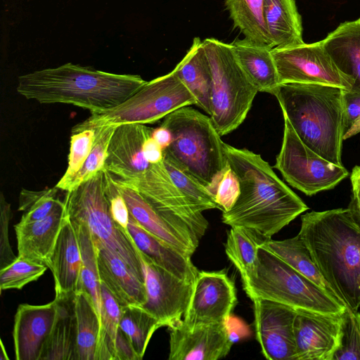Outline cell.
<instances>
[{
	"label": "cell",
	"instance_id": "cell-36",
	"mask_svg": "<svg viewBox=\"0 0 360 360\" xmlns=\"http://www.w3.org/2000/svg\"><path fill=\"white\" fill-rule=\"evenodd\" d=\"M119 327L127 334L142 359L152 335L162 325L142 307L128 305L121 307Z\"/></svg>",
	"mask_w": 360,
	"mask_h": 360
},
{
	"label": "cell",
	"instance_id": "cell-7",
	"mask_svg": "<svg viewBox=\"0 0 360 360\" xmlns=\"http://www.w3.org/2000/svg\"><path fill=\"white\" fill-rule=\"evenodd\" d=\"M65 210L71 221L86 226L96 245H102L119 256L144 282L139 251L128 231L113 219L105 193V169L75 189L66 191Z\"/></svg>",
	"mask_w": 360,
	"mask_h": 360
},
{
	"label": "cell",
	"instance_id": "cell-2",
	"mask_svg": "<svg viewBox=\"0 0 360 360\" xmlns=\"http://www.w3.org/2000/svg\"><path fill=\"white\" fill-rule=\"evenodd\" d=\"M335 295L360 308V226L347 208L311 211L301 217L298 233Z\"/></svg>",
	"mask_w": 360,
	"mask_h": 360
},
{
	"label": "cell",
	"instance_id": "cell-50",
	"mask_svg": "<svg viewBox=\"0 0 360 360\" xmlns=\"http://www.w3.org/2000/svg\"><path fill=\"white\" fill-rule=\"evenodd\" d=\"M352 194L360 198V166H355L350 175Z\"/></svg>",
	"mask_w": 360,
	"mask_h": 360
},
{
	"label": "cell",
	"instance_id": "cell-43",
	"mask_svg": "<svg viewBox=\"0 0 360 360\" xmlns=\"http://www.w3.org/2000/svg\"><path fill=\"white\" fill-rule=\"evenodd\" d=\"M105 193L111 215L119 226L127 231L130 214L127 203L118 188L115 179L105 169Z\"/></svg>",
	"mask_w": 360,
	"mask_h": 360
},
{
	"label": "cell",
	"instance_id": "cell-13",
	"mask_svg": "<svg viewBox=\"0 0 360 360\" xmlns=\"http://www.w3.org/2000/svg\"><path fill=\"white\" fill-rule=\"evenodd\" d=\"M139 255L146 291V302L142 307L162 326L171 328L182 320L188 307L194 282L176 276L140 252Z\"/></svg>",
	"mask_w": 360,
	"mask_h": 360
},
{
	"label": "cell",
	"instance_id": "cell-18",
	"mask_svg": "<svg viewBox=\"0 0 360 360\" xmlns=\"http://www.w3.org/2000/svg\"><path fill=\"white\" fill-rule=\"evenodd\" d=\"M153 130L139 123L117 126L108 145L104 169L123 181L139 178L152 165L144 157L143 146Z\"/></svg>",
	"mask_w": 360,
	"mask_h": 360
},
{
	"label": "cell",
	"instance_id": "cell-51",
	"mask_svg": "<svg viewBox=\"0 0 360 360\" xmlns=\"http://www.w3.org/2000/svg\"><path fill=\"white\" fill-rule=\"evenodd\" d=\"M360 132V117L354 122L351 128L345 134L344 140L349 139Z\"/></svg>",
	"mask_w": 360,
	"mask_h": 360
},
{
	"label": "cell",
	"instance_id": "cell-45",
	"mask_svg": "<svg viewBox=\"0 0 360 360\" xmlns=\"http://www.w3.org/2000/svg\"><path fill=\"white\" fill-rule=\"evenodd\" d=\"M57 188L46 189L45 193L24 212L19 222L25 224L40 220L53 211L58 198H56Z\"/></svg>",
	"mask_w": 360,
	"mask_h": 360
},
{
	"label": "cell",
	"instance_id": "cell-24",
	"mask_svg": "<svg viewBox=\"0 0 360 360\" xmlns=\"http://www.w3.org/2000/svg\"><path fill=\"white\" fill-rule=\"evenodd\" d=\"M231 44L240 68L258 92L274 95L281 84L271 53L273 48L245 38Z\"/></svg>",
	"mask_w": 360,
	"mask_h": 360
},
{
	"label": "cell",
	"instance_id": "cell-46",
	"mask_svg": "<svg viewBox=\"0 0 360 360\" xmlns=\"http://www.w3.org/2000/svg\"><path fill=\"white\" fill-rule=\"evenodd\" d=\"M345 134L360 117V91L343 89Z\"/></svg>",
	"mask_w": 360,
	"mask_h": 360
},
{
	"label": "cell",
	"instance_id": "cell-14",
	"mask_svg": "<svg viewBox=\"0 0 360 360\" xmlns=\"http://www.w3.org/2000/svg\"><path fill=\"white\" fill-rule=\"evenodd\" d=\"M236 304L234 282L224 271H199L182 321L188 327L226 323Z\"/></svg>",
	"mask_w": 360,
	"mask_h": 360
},
{
	"label": "cell",
	"instance_id": "cell-38",
	"mask_svg": "<svg viewBox=\"0 0 360 360\" xmlns=\"http://www.w3.org/2000/svg\"><path fill=\"white\" fill-rule=\"evenodd\" d=\"M116 127L105 126L95 128L96 138L93 148L82 168L67 185L65 191L75 189L104 169L108 145Z\"/></svg>",
	"mask_w": 360,
	"mask_h": 360
},
{
	"label": "cell",
	"instance_id": "cell-8",
	"mask_svg": "<svg viewBox=\"0 0 360 360\" xmlns=\"http://www.w3.org/2000/svg\"><path fill=\"white\" fill-rule=\"evenodd\" d=\"M202 44L212 75L209 116L221 136L243 123L258 91L240 68L231 44L214 38H207Z\"/></svg>",
	"mask_w": 360,
	"mask_h": 360
},
{
	"label": "cell",
	"instance_id": "cell-28",
	"mask_svg": "<svg viewBox=\"0 0 360 360\" xmlns=\"http://www.w3.org/2000/svg\"><path fill=\"white\" fill-rule=\"evenodd\" d=\"M178 77L196 100V105L211 113L212 75L202 41L195 37L183 59L174 68Z\"/></svg>",
	"mask_w": 360,
	"mask_h": 360
},
{
	"label": "cell",
	"instance_id": "cell-34",
	"mask_svg": "<svg viewBox=\"0 0 360 360\" xmlns=\"http://www.w3.org/2000/svg\"><path fill=\"white\" fill-rule=\"evenodd\" d=\"M163 164L174 185L196 210L219 209L213 194L165 150Z\"/></svg>",
	"mask_w": 360,
	"mask_h": 360
},
{
	"label": "cell",
	"instance_id": "cell-42",
	"mask_svg": "<svg viewBox=\"0 0 360 360\" xmlns=\"http://www.w3.org/2000/svg\"><path fill=\"white\" fill-rule=\"evenodd\" d=\"M240 193L237 175L229 165L224 169L217 186L214 199L222 212L229 210Z\"/></svg>",
	"mask_w": 360,
	"mask_h": 360
},
{
	"label": "cell",
	"instance_id": "cell-21",
	"mask_svg": "<svg viewBox=\"0 0 360 360\" xmlns=\"http://www.w3.org/2000/svg\"><path fill=\"white\" fill-rule=\"evenodd\" d=\"M82 264L77 233L66 213L48 266L54 278L55 297L76 293L79 290Z\"/></svg>",
	"mask_w": 360,
	"mask_h": 360
},
{
	"label": "cell",
	"instance_id": "cell-40",
	"mask_svg": "<svg viewBox=\"0 0 360 360\" xmlns=\"http://www.w3.org/2000/svg\"><path fill=\"white\" fill-rule=\"evenodd\" d=\"M95 138V129L72 133L68 167L56 186L58 189L65 191L67 185L82 168L93 148Z\"/></svg>",
	"mask_w": 360,
	"mask_h": 360
},
{
	"label": "cell",
	"instance_id": "cell-4",
	"mask_svg": "<svg viewBox=\"0 0 360 360\" xmlns=\"http://www.w3.org/2000/svg\"><path fill=\"white\" fill-rule=\"evenodd\" d=\"M274 96L302 141L329 162L343 166V89L314 84H282Z\"/></svg>",
	"mask_w": 360,
	"mask_h": 360
},
{
	"label": "cell",
	"instance_id": "cell-3",
	"mask_svg": "<svg viewBox=\"0 0 360 360\" xmlns=\"http://www.w3.org/2000/svg\"><path fill=\"white\" fill-rule=\"evenodd\" d=\"M18 82L17 92L28 100L70 104L96 112L120 105L147 81L138 75L111 73L68 63L21 75Z\"/></svg>",
	"mask_w": 360,
	"mask_h": 360
},
{
	"label": "cell",
	"instance_id": "cell-27",
	"mask_svg": "<svg viewBox=\"0 0 360 360\" xmlns=\"http://www.w3.org/2000/svg\"><path fill=\"white\" fill-rule=\"evenodd\" d=\"M75 295L55 297L56 316L40 360H77Z\"/></svg>",
	"mask_w": 360,
	"mask_h": 360
},
{
	"label": "cell",
	"instance_id": "cell-19",
	"mask_svg": "<svg viewBox=\"0 0 360 360\" xmlns=\"http://www.w3.org/2000/svg\"><path fill=\"white\" fill-rule=\"evenodd\" d=\"M56 316L55 300L42 305L18 306L13 330L16 360H40Z\"/></svg>",
	"mask_w": 360,
	"mask_h": 360
},
{
	"label": "cell",
	"instance_id": "cell-10",
	"mask_svg": "<svg viewBox=\"0 0 360 360\" xmlns=\"http://www.w3.org/2000/svg\"><path fill=\"white\" fill-rule=\"evenodd\" d=\"M283 119L282 145L274 167L290 186L311 196L333 188L349 176L344 166L329 162L307 146L288 120Z\"/></svg>",
	"mask_w": 360,
	"mask_h": 360
},
{
	"label": "cell",
	"instance_id": "cell-23",
	"mask_svg": "<svg viewBox=\"0 0 360 360\" xmlns=\"http://www.w3.org/2000/svg\"><path fill=\"white\" fill-rule=\"evenodd\" d=\"M100 279L121 307H142L146 302L145 283L117 255L102 245H96Z\"/></svg>",
	"mask_w": 360,
	"mask_h": 360
},
{
	"label": "cell",
	"instance_id": "cell-26",
	"mask_svg": "<svg viewBox=\"0 0 360 360\" xmlns=\"http://www.w3.org/2000/svg\"><path fill=\"white\" fill-rule=\"evenodd\" d=\"M127 231L140 252L176 276L194 282L199 271L191 262V256L184 255L148 232L131 214Z\"/></svg>",
	"mask_w": 360,
	"mask_h": 360
},
{
	"label": "cell",
	"instance_id": "cell-6",
	"mask_svg": "<svg viewBox=\"0 0 360 360\" xmlns=\"http://www.w3.org/2000/svg\"><path fill=\"white\" fill-rule=\"evenodd\" d=\"M255 274L243 287L248 297L264 299L288 306L297 311L336 314L347 307L292 269L262 243L257 248Z\"/></svg>",
	"mask_w": 360,
	"mask_h": 360
},
{
	"label": "cell",
	"instance_id": "cell-39",
	"mask_svg": "<svg viewBox=\"0 0 360 360\" xmlns=\"http://www.w3.org/2000/svg\"><path fill=\"white\" fill-rule=\"evenodd\" d=\"M47 268L44 264L18 256L13 262L0 269L1 291L22 289L40 278Z\"/></svg>",
	"mask_w": 360,
	"mask_h": 360
},
{
	"label": "cell",
	"instance_id": "cell-47",
	"mask_svg": "<svg viewBox=\"0 0 360 360\" xmlns=\"http://www.w3.org/2000/svg\"><path fill=\"white\" fill-rule=\"evenodd\" d=\"M115 360H141L129 338L120 327L115 340Z\"/></svg>",
	"mask_w": 360,
	"mask_h": 360
},
{
	"label": "cell",
	"instance_id": "cell-49",
	"mask_svg": "<svg viewBox=\"0 0 360 360\" xmlns=\"http://www.w3.org/2000/svg\"><path fill=\"white\" fill-rule=\"evenodd\" d=\"M151 136L161 146L163 150L167 149L172 141V134L168 128L160 125L156 129H153Z\"/></svg>",
	"mask_w": 360,
	"mask_h": 360
},
{
	"label": "cell",
	"instance_id": "cell-22",
	"mask_svg": "<svg viewBox=\"0 0 360 360\" xmlns=\"http://www.w3.org/2000/svg\"><path fill=\"white\" fill-rule=\"evenodd\" d=\"M115 181L136 221L158 239L191 257L199 243L162 219L135 189Z\"/></svg>",
	"mask_w": 360,
	"mask_h": 360
},
{
	"label": "cell",
	"instance_id": "cell-52",
	"mask_svg": "<svg viewBox=\"0 0 360 360\" xmlns=\"http://www.w3.org/2000/svg\"><path fill=\"white\" fill-rule=\"evenodd\" d=\"M1 353H0V359L1 360H8L9 358L7 355V353L6 352V349H5V347L4 345V343L2 342V340H1Z\"/></svg>",
	"mask_w": 360,
	"mask_h": 360
},
{
	"label": "cell",
	"instance_id": "cell-12",
	"mask_svg": "<svg viewBox=\"0 0 360 360\" xmlns=\"http://www.w3.org/2000/svg\"><path fill=\"white\" fill-rule=\"evenodd\" d=\"M271 53L281 84H314L351 89L349 79L338 69L322 40L274 47Z\"/></svg>",
	"mask_w": 360,
	"mask_h": 360
},
{
	"label": "cell",
	"instance_id": "cell-44",
	"mask_svg": "<svg viewBox=\"0 0 360 360\" xmlns=\"http://www.w3.org/2000/svg\"><path fill=\"white\" fill-rule=\"evenodd\" d=\"M12 212L11 204L2 193L0 195V269L13 262L18 257L14 254L8 238V226Z\"/></svg>",
	"mask_w": 360,
	"mask_h": 360
},
{
	"label": "cell",
	"instance_id": "cell-29",
	"mask_svg": "<svg viewBox=\"0 0 360 360\" xmlns=\"http://www.w3.org/2000/svg\"><path fill=\"white\" fill-rule=\"evenodd\" d=\"M264 11L274 48L304 43L302 17L295 0H264Z\"/></svg>",
	"mask_w": 360,
	"mask_h": 360
},
{
	"label": "cell",
	"instance_id": "cell-30",
	"mask_svg": "<svg viewBox=\"0 0 360 360\" xmlns=\"http://www.w3.org/2000/svg\"><path fill=\"white\" fill-rule=\"evenodd\" d=\"M262 244L302 276L325 291L336 296L323 278L299 233L292 238L281 240L266 238Z\"/></svg>",
	"mask_w": 360,
	"mask_h": 360
},
{
	"label": "cell",
	"instance_id": "cell-16",
	"mask_svg": "<svg viewBox=\"0 0 360 360\" xmlns=\"http://www.w3.org/2000/svg\"><path fill=\"white\" fill-rule=\"evenodd\" d=\"M345 311L336 314L297 311L294 360H333L341 344Z\"/></svg>",
	"mask_w": 360,
	"mask_h": 360
},
{
	"label": "cell",
	"instance_id": "cell-41",
	"mask_svg": "<svg viewBox=\"0 0 360 360\" xmlns=\"http://www.w3.org/2000/svg\"><path fill=\"white\" fill-rule=\"evenodd\" d=\"M333 360H360V312L347 307L340 347Z\"/></svg>",
	"mask_w": 360,
	"mask_h": 360
},
{
	"label": "cell",
	"instance_id": "cell-5",
	"mask_svg": "<svg viewBox=\"0 0 360 360\" xmlns=\"http://www.w3.org/2000/svg\"><path fill=\"white\" fill-rule=\"evenodd\" d=\"M172 141L165 150L214 195L229 165L221 139L210 116L185 106L165 117Z\"/></svg>",
	"mask_w": 360,
	"mask_h": 360
},
{
	"label": "cell",
	"instance_id": "cell-37",
	"mask_svg": "<svg viewBox=\"0 0 360 360\" xmlns=\"http://www.w3.org/2000/svg\"><path fill=\"white\" fill-rule=\"evenodd\" d=\"M101 328L95 360H115V340L119 328L121 306L101 283Z\"/></svg>",
	"mask_w": 360,
	"mask_h": 360
},
{
	"label": "cell",
	"instance_id": "cell-17",
	"mask_svg": "<svg viewBox=\"0 0 360 360\" xmlns=\"http://www.w3.org/2000/svg\"><path fill=\"white\" fill-rule=\"evenodd\" d=\"M169 329V360H217L233 344L226 323L188 327L181 320Z\"/></svg>",
	"mask_w": 360,
	"mask_h": 360
},
{
	"label": "cell",
	"instance_id": "cell-33",
	"mask_svg": "<svg viewBox=\"0 0 360 360\" xmlns=\"http://www.w3.org/2000/svg\"><path fill=\"white\" fill-rule=\"evenodd\" d=\"M77 360H95L101 321L90 295L84 290L75 295Z\"/></svg>",
	"mask_w": 360,
	"mask_h": 360
},
{
	"label": "cell",
	"instance_id": "cell-31",
	"mask_svg": "<svg viewBox=\"0 0 360 360\" xmlns=\"http://www.w3.org/2000/svg\"><path fill=\"white\" fill-rule=\"evenodd\" d=\"M266 238L255 231L242 226L231 227L227 234L225 252L240 274L242 283L257 271V248Z\"/></svg>",
	"mask_w": 360,
	"mask_h": 360
},
{
	"label": "cell",
	"instance_id": "cell-25",
	"mask_svg": "<svg viewBox=\"0 0 360 360\" xmlns=\"http://www.w3.org/2000/svg\"><path fill=\"white\" fill-rule=\"evenodd\" d=\"M338 69L360 91V18L341 22L322 40Z\"/></svg>",
	"mask_w": 360,
	"mask_h": 360
},
{
	"label": "cell",
	"instance_id": "cell-20",
	"mask_svg": "<svg viewBox=\"0 0 360 360\" xmlns=\"http://www.w3.org/2000/svg\"><path fill=\"white\" fill-rule=\"evenodd\" d=\"M66 217L64 201L58 199L47 217L30 223H18L15 231L19 257L49 266L50 259Z\"/></svg>",
	"mask_w": 360,
	"mask_h": 360
},
{
	"label": "cell",
	"instance_id": "cell-32",
	"mask_svg": "<svg viewBox=\"0 0 360 360\" xmlns=\"http://www.w3.org/2000/svg\"><path fill=\"white\" fill-rule=\"evenodd\" d=\"M233 27L245 38L274 48L264 18V0H226Z\"/></svg>",
	"mask_w": 360,
	"mask_h": 360
},
{
	"label": "cell",
	"instance_id": "cell-35",
	"mask_svg": "<svg viewBox=\"0 0 360 360\" xmlns=\"http://www.w3.org/2000/svg\"><path fill=\"white\" fill-rule=\"evenodd\" d=\"M72 223L77 233L82 258L79 290H84L90 295L101 321V281L96 248L89 230L84 225Z\"/></svg>",
	"mask_w": 360,
	"mask_h": 360
},
{
	"label": "cell",
	"instance_id": "cell-1",
	"mask_svg": "<svg viewBox=\"0 0 360 360\" xmlns=\"http://www.w3.org/2000/svg\"><path fill=\"white\" fill-rule=\"evenodd\" d=\"M224 153L240 183L239 195L222 213V222L271 238L309 207L260 155L224 142Z\"/></svg>",
	"mask_w": 360,
	"mask_h": 360
},
{
	"label": "cell",
	"instance_id": "cell-48",
	"mask_svg": "<svg viewBox=\"0 0 360 360\" xmlns=\"http://www.w3.org/2000/svg\"><path fill=\"white\" fill-rule=\"evenodd\" d=\"M143 152L146 160L152 165L163 161L164 150L151 136L145 141Z\"/></svg>",
	"mask_w": 360,
	"mask_h": 360
},
{
	"label": "cell",
	"instance_id": "cell-11",
	"mask_svg": "<svg viewBox=\"0 0 360 360\" xmlns=\"http://www.w3.org/2000/svg\"><path fill=\"white\" fill-rule=\"evenodd\" d=\"M117 181L138 191L162 219L200 243L208 221L174 185L163 161L151 165L136 180Z\"/></svg>",
	"mask_w": 360,
	"mask_h": 360
},
{
	"label": "cell",
	"instance_id": "cell-9",
	"mask_svg": "<svg viewBox=\"0 0 360 360\" xmlns=\"http://www.w3.org/2000/svg\"><path fill=\"white\" fill-rule=\"evenodd\" d=\"M196 100L174 70L146 82L120 105L106 110L91 112L86 120L75 125L72 132L86 129L124 124H153Z\"/></svg>",
	"mask_w": 360,
	"mask_h": 360
},
{
	"label": "cell",
	"instance_id": "cell-15",
	"mask_svg": "<svg viewBox=\"0 0 360 360\" xmlns=\"http://www.w3.org/2000/svg\"><path fill=\"white\" fill-rule=\"evenodd\" d=\"M254 325L262 354L269 360H294L297 311L285 304L254 299Z\"/></svg>",
	"mask_w": 360,
	"mask_h": 360
}]
</instances>
